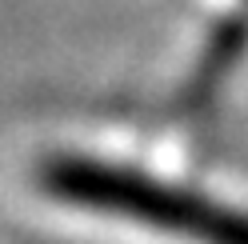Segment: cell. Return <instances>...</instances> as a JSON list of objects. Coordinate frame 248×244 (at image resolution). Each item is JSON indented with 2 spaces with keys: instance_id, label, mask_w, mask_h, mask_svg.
<instances>
[{
  "instance_id": "cell-1",
  "label": "cell",
  "mask_w": 248,
  "mask_h": 244,
  "mask_svg": "<svg viewBox=\"0 0 248 244\" xmlns=\"http://www.w3.org/2000/svg\"><path fill=\"white\" fill-rule=\"evenodd\" d=\"M36 188L68 208L132 220L140 228L172 232L192 244H248L244 212L100 156H76V152L48 156L36 168Z\"/></svg>"
}]
</instances>
